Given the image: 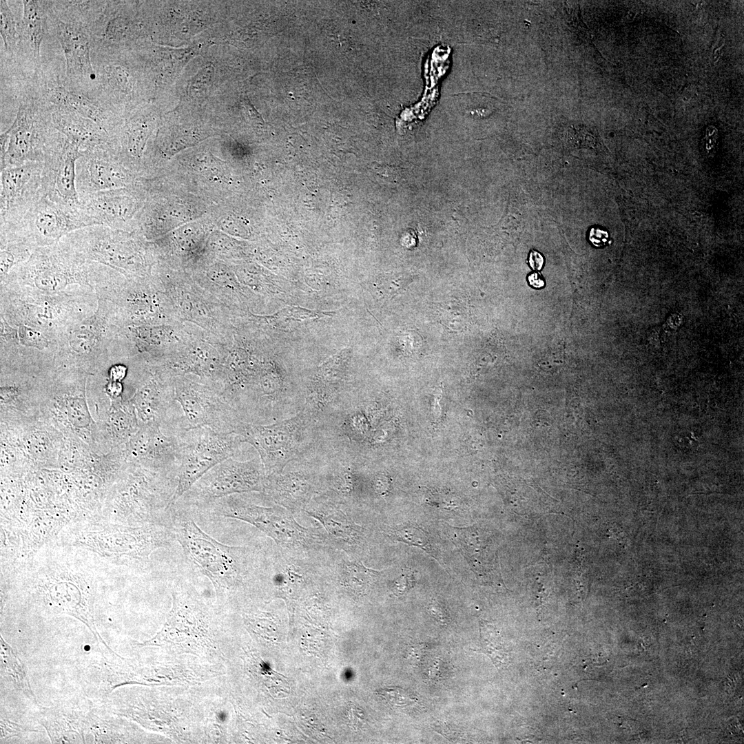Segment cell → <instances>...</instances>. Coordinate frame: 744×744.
<instances>
[{
	"instance_id": "1f68e13d",
	"label": "cell",
	"mask_w": 744,
	"mask_h": 744,
	"mask_svg": "<svg viewBox=\"0 0 744 744\" xmlns=\"http://www.w3.org/2000/svg\"><path fill=\"white\" fill-rule=\"evenodd\" d=\"M427 646L421 643L414 645L407 649L406 658L415 665L421 664L426 656Z\"/></svg>"
},
{
	"instance_id": "603a6c76",
	"label": "cell",
	"mask_w": 744,
	"mask_h": 744,
	"mask_svg": "<svg viewBox=\"0 0 744 744\" xmlns=\"http://www.w3.org/2000/svg\"><path fill=\"white\" fill-rule=\"evenodd\" d=\"M384 532L393 540L422 549L440 562L438 552L432 542L431 535L421 527L406 524L387 527L384 529Z\"/></svg>"
},
{
	"instance_id": "5b68a950",
	"label": "cell",
	"mask_w": 744,
	"mask_h": 744,
	"mask_svg": "<svg viewBox=\"0 0 744 744\" xmlns=\"http://www.w3.org/2000/svg\"><path fill=\"white\" fill-rule=\"evenodd\" d=\"M50 105L40 96L25 99L8 129L9 138L1 171L29 163H43L45 149L54 130Z\"/></svg>"
},
{
	"instance_id": "9c48e42d",
	"label": "cell",
	"mask_w": 744,
	"mask_h": 744,
	"mask_svg": "<svg viewBox=\"0 0 744 744\" xmlns=\"http://www.w3.org/2000/svg\"><path fill=\"white\" fill-rule=\"evenodd\" d=\"M92 226L79 209L65 207L43 195L14 226L1 227L26 242L48 244L76 230Z\"/></svg>"
},
{
	"instance_id": "44dd1931",
	"label": "cell",
	"mask_w": 744,
	"mask_h": 744,
	"mask_svg": "<svg viewBox=\"0 0 744 744\" xmlns=\"http://www.w3.org/2000/svg\"><path fill=\"white\" fill-rule=\"evenodd\" d=\"M20 41L25 38L30 46L36 63L40 62V48L44 37V1L23 0Z\"/></svg>"
},
{
	"instance_id": "52a82bcc",
	"label": "cell",
	"mask_w": 744,
	"mask_h": 744,
	"mask_svg": "<svg viewBox=\"0 0 744 744\" xmlns=\"http://www.w3.org/2000/svg\"><path fill=\"white\" fill-rule=\"evenodd\" d=\"M305 424L302 414L271 424L245 422L240 435L258 452L265 475L280 473L297 457Z\"/></svg>"
},
{
	"instance_id": "30bf717a",
	"label": "cell",
	"mask_w": 744,
	"mask_h": 744,
	"mask_svg": "<svg viewBox=\"0 0 744 744\" xmlns=\"http://www.w3.org/2000/svg\"><path fill=\"white\" fill-rule=\"evenodd\" d=\"M42 170L43 163L33 162L1 171V228L17 224L44 195Z\"/></svg>"
},
{
	"instance_id": "5bb4252c",
	"label": "cell",
	"mask_w": 744,
	"mask_h": 744,
	"mask_svg": "<svg viewBox=\"0 0 744 744\" xmlns=\"http://www.w3.org/2000/svg\"><path fill=\"white\" fill-rule=\"evenodd\" d=\"M57 39L65 59V84L84 93L86 86H94L95 72L91 59V38L86 29L76 23L55 21Z\"/></svg>"
},
{
	"instance_id": "8992f818",
	"label": "cell",
	"mask_w": 744,
	"mask_h": 744,
	"mask_svg": "<svg viewBox=\"0 0 744 744\" xmlns=\"http://www.w3.org/2000/svg\"><path fill=\"white\" fill-rule=\"evenodd\" d=\"M174 391L187 428L207 426L218 432L240 434L245 422L215 388L178 379Z\"/></svg>"
},
{
	"instance_id": "ffe728a7",
	"label": "cell",
	"mask_w": 744,
	"mask_h": 744,
	"mask_svg": "<svg viewBox=\"0 0 744 744\" xmlns=\"http://www.w3.org/2000/svg\"><path fill=\"white\" fill-rule=\"evenodd\" d=\"M0 663L1 679L39 706L30 683L26 665L18 652L0 635Z\"/></svg>"
},
{
	"instance_id": "8d00e7d4",
	"label": "cell",
	"mask_w": 744,
	"mask_h": 744,
	"mask_svg": "<svg viewBox=\"0 0 744 744\" xmlns=\"http://www.w3.org/2000/svg\"><path fill=\"white\" fill-rule=\"evenodd\" d=\"M106 390L110 395L116 397L122 393L123 386L121 382L112 381L107 385Z\"/></svg>"
},
{
	"instance_id": "3957f363",
	"label": "cell",
	"mask_w": 744,
	"mask_h": 744,
	"mask_svg": "<svg viewBox=\"0 0 744 744\" xmlns=\"http://www.w3.org/2000/svg\"><path fill=\"white\" fill-rule=\"evenodd\" d=\"M178 487L174 503L207 471L236 456L245 438L236 433L218 432L207 426L176 431Z\"/></svg>"
},
{
	"instance_id": "8fae6325",
	"label": "cell",
	"mask_w": 744,
	"mask_h": 744,
	"mask_svg": "<svg viewBox=\"0 0 744 744\" xmlns=\"http://www.w3.org/2000/svg\"><path fill=\"white\" fill-rule=\"evenodd\" d=\"M92 705L78 699L57 701L50 705H39L35 718L52 743H94L89 725Z\"/></svg>"
},
{
	"instance_id": "4fadbf2b",
	"label": "cell",
	"mask_w": 744,
	"mask_h": 744,
	"mask_svg": "<svg viewBox=\"0 0 744 744\" xmlns=\"http://www.w3.org/2000/svg\"><path fill=\"white\" fill-rule=\"evenodd\" d=\"M343 504L319 494L304 510L324 528L331 546L348 556L363 547L366 539L362 526L342 508Z\"/></svg>"
},
{
	"instance_id": "cb8c5ba5",
	"label": "cell",
	"mask_w": 744,
	"mask_h": 744,
	"mask_svg": "<svg viewBox=\"0 0 744 744\" xmlns=\"http://www.w3.org/2000/svg\"><path fill=\"white\" fill-rule=\"evenodd\" d=\"M480 648L475 651L488 656L498 670L507 666L509 653L497 629L486 621H479Z\"/></svg>"
},
{
	"instance_id": "d6a6232c",
	"label": "cell",
	"mask_w": 744,
	"mask_h": 744,
	"mask_svg": "<svg viewBox=\"0 0 744 744\" xmlns=\"http://www.w3.org/2000/svg\"><path fill=\"white\" fill-rule=\"evenodd\" d=\"M589 240L594 246L601 247L608 243L609 234L606 230L592 227L589 232Z\"/></svg>"
},
{
	"instance_id": "d590c367",
	"label": "cell",
	"mask_w": 744,
	"mask_h": 744,
	"mask_svg": "<svg viewBox=\"0 0 744 744\" xmlns=\"http://www.w3.org/2000/svg\"><path fill=\"white\" fill-rule=\"evenodd\" d=\"M529 265L533 269L539 271L544 265V259L542 255L536 251H532L529 255Z\"/></svg>"
},
{
	"instance_id": "7a4b0ae2",
	"label": "cell",
	"mask_w": 744,
	"mask_h": 744,
	"mask_svg": "<svg viewBox=\"0 0 744 744\" xmlns=\"http://www.w3.org/2000/svg\"><path fill=\"white\" fill-rule=\"evenodd\" d=\"M202 512L249 523L271 537L282 552L293 557H311L331 547L327 536L318 528L302 526L287 508L277 504H256L244 493L215 500L199 511Z\"/></svg>"
},
{
	"instance_id": "f546056e",
	"label": "cell",
	"mask_w": 744,
	"mask_h": 744,
	"mask_svg": "<svg viewBox=\"0 0 744 744\" xmlns=\"http://www.w3.org/2000/svg\"><path fill=\"white\" fill-rule=\"evenodd\" d=\"M430 614L440 624L447 625L451 621L450 615L446 606L437 601L432 599L427 606Z\"/></svg>"
},
{
	"instance_id": "f1b7e54d",
	"label": "cell",
	"mask_w": 744,
	"mask_h": 744,
	"mask_svg": "<svg viewBox=\"0 0 744 744\" xmlns=\"http://www.w3.org/2000/svg\"><path fill=\"white\" fill-rule=\"evenodd\" d=\"M19 334L20 340L23 344L40 349L48 346L47 340L39 332L27 327L21 326Z\"/></svg>"
},
{
	"instance_id": "4316f807",
	"label": "cell",
	"mask_w": 744,
	"mask_h": 744,
	"mask_svg": "<svg viewBox=\"0 0 744 744\" xmlns=\"http://www.w3.org/2000/svg\"><path fill=\"white\" fill-rule=\"evenodd\" d=\"M414 570H406L392 580L389 586L390 591L397 597L402 596L413 588L416 583Z\"/></svg>"
},
{
	"instance_id": "7c38bea8",
	"label": "cell",
	"mask_w": 744,
	"mask_h": 744,
	"mask_svg": "<svg viewBox=\"0 0 744 744\" xmlns=\"http://www.w3.org/2000/svg\"><path fill=\"white\" fill-rule=\"evenodd\" d=\"M131 175L110 145L82 152L76 164V186L79 198L121 188L131 182Z\"/></svg>"
},
{
	"instance_id": "6da1fadb",
	"label": "cell",
	"mask_w": 744,
	"mask_h": 744,
	"mask_svg": "<svg viewBox=\"0 0 744 744\" xmlns=\"http://www.w3.org/2000/svg\"><path fill=\"white\" fill-rule=\"evenodd\" d=\"M169 526L188 567L207 577L224 600L247 586L269 579L270 557L255 547L218 541L197 525L187 508L177 503L171 506Z\"/></svg>"
},
{
	"instance_id": "ac0fdd59",
	"label": "cell",
	"mask_w": 744,
	"mask_h": 744,
	"mask_svg": "<svg viewBox=\"0 0 744 744\" xmlns=\"http://www.w3.org/2000/svg\"><path fill=\"white\" fill-rule=\"evenodd\" d=\"M54 128L85 152L110 145V137L97 123L85 118L73 110L61 106H51Z\"/></svg>"
},
{
	"instance_id": "2e32d148",
	"label": "cell",
	"mask_w": 744,
	"mask_h": 744,
	"mask_svg": "<svg viewBox=\"0 0 744 744\" xmlns=\"http://www.w3.org/2000/svg\"><path fill=\"white\" fill-rule=\"evenodd\" d=\"M319 481L309 472L287 470L266 474L261 496L265 500L280 505L293 514L304 511L319 493Z\"/></svg>"
},
{
	"instance_id": "836d02e7",
	"label": "cell",
	"mask_w": 744,
	"mask_h": 744,
	"mask_svg": "<svg viewBox=\"0 0 744 744\" xmlns=\"http://www.w3.org/2000/svg\"><path fill=\"white\" fill-rule=\"evenodd\" d=\"M446 673V663L440 659H436L429 668V678L431 680H440Z\"/></svg>"
},
{
	"instance_id": "ba28073f",
	"label": "cell",
	"mask_w": 744,
	"mask_h": 744,
	"mask_svg": "<svg viewBox=\"0 0 744 744\" xmlns=\"http://www.w3.org/2000/svg\"><path fill=\"white\" fill-rule=\"evenodd\" d=\"M80 148L54 129L47 143L42 170V189L50 200L71 209H80L76 164Z\"/></svg>"
},
{
	"instance_id": "d6986e66",
	"label": "cell",
	"mask_w": 744,
	"mask_h": 744,
	"mask_svg": "<svg viewBox=\"0 0 744 744\" xmlns=\"http://www.w3.org/2000/svg\"><path fill=\"white\" fill-rule=\"evenodd\" d=\"M160 425L152 423L141 429L131 442V454L134 457H145L153 461L156 468H177L176 433L168 431L165 434L160 429Z\"/></svg>"
},
{
	"instance_id": "4dcf8cb0",
	"label": "cell",
	"mask_w": 744,
	"mask_h": 744,
	"mask_svg": "<svg viewBox=\"0 0 744 744\" xmlns=\"http://www.w3.org/2000/svg\"><path fill=\"white\" fill-rule=\"evenodd\" d=\"M371 487L378 496L385 497L391 491V479L384 473H378L372 478Z\"/></svg>"
},
{
	"instance_id": "d4e9b609",
	"label": "cell",
	"mask_w": 744,
	"mask_h": 744,
	"mask_svg": "<svg viewBox=\"0 0 744 744\" xmlns=\"http://www.w3.org/2000/svg\"><path fill=\"white\" fill-rule=\"evenodd\" d=\"M15 17L7 1H0V33L4 47L8 52H13L20 41V30Z\"/></svg>"
},
{
	"instance_id": "e575fe53",
	"label": "cell",
	"mask_w": 744,
	"mask_h": 744,
	"mask_svg": "<svg viewBox=\"0 0 744 744\" xmlns=\"http://www.w3.org/2000/svg\"><path fill=\"white\" fill-rule=\"evenodd\" d=\"M127 373V367L123 364H116L110 370V378L112 381L121 382Z\"/></svg>"
},
{
	"instance_id": "7402d4cb",
	"label": "cell",
	"mask_w": 744,
	"mask_h": 744,
	"mask_svg": "<svg viewBox=\"0 0 744 744\" xmlns=\"http://www.w3.org/2000/svg\"><path fill=\"white\" fill-rule=\"evenodd\" d=\"M342 356L335 357L317 372L311 394L312 404L316 407L323 409L335 397L336 384L342 378Z\"/></svg>"
},
{
	"instance_id": "9a60e30c",
	"label": "cell",
	"mask_w": 744,
	"mask_h": 744,
	"mask_svg": "<svg viewBox=\"0 0 744 744\" xmlns=\"http://www.w3.org/2000/svg\"><path fill=\"white\" fill-rule=\"evenodd\" d=\"M133 189L118 188L91 194L79 198L80 209L93 225L114 229L131 225L141 198Z\"/></svg>"
},
{
	"instance_id": "277c9868",
	"label": "cell",
	"mask_w": 744,
	"mask_h": 744,
	"mask_svg": "<svg viewBox=\"0 0 744 744\" xmlns=\"http://www.w3.org/2000/svg\"><path fill=\"white\" fill-rule=\"evenodd\" d=\"M265 477L259 456L243 461L234 456L210 468L175 503L196 513L223 497L249 492L260 493Z\"/></svg>"
},
{
	"instance_id": "74e56055",
	"label": "cell",
	"mask_w": 744,
	"mask_h": 744,
	"mask_svg": "<svg viewBox=\"0 0 744 744\" xmlns=\"http://www.w3.org/2000/svg\"><path fill=\"white\" fill-rule=\"evenodd\" d=\"M529 284L534 288L539 289L544 286L545 282L543 278L538 273H533L529 275L528 278Z\"/></svg>"
},
{
	"instance_id": "83f0119b",
	"label": "cell",
	"mask_w": 744,
	"mask_h": 744,
	"mask_svg": "<svg viewBox=\"0 0 744 744\" xmlns=\"http://www.w3.org/2000/svg\"><path fill=\"white\" fill-rule=\"evenodd\" d=\"M378 694L390 705H404L414 701L409 693L399 688L381 689Z\"/></svg>"
},
{
	"instance_id": "e0dca14e",
	"label": "cell",
	"mask_w": 744,
	"mask_h": 744,
	"mask_svg": "<svg viewBox=\"0 0 744 744\" xmlns=\"http://www.w3.org/2000/svg\"><path fill=\"white\" fill-rule=\"evenodd\" d=\"M41 98L51 106L70 108L100 125L110 136L117 128L114 114L96 99L54 81L43 86Z\"/></svg>"
},
{
	"instance_id": "484cf974",
	"label": "cell",
	"mask_w": 744,
	"mask_h": 744,
	"mask_svg": "<svg viewBox=\"0 0 744 744\" xmlns=\"http://www.w3.org/2000/svg\"><path fill=\"white\" fill-rule=\"evenodd\" d=\"M1 743L15 736H21L31 732L39 731V728L28 723H22L21 719H14L8 712L1 707Z\"/></svg>"
}]
</instances>
